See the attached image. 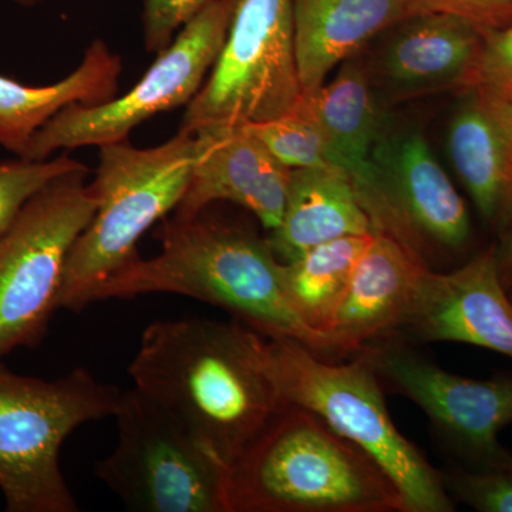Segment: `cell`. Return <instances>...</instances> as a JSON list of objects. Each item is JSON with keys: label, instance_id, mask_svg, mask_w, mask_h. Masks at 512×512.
Listing matches in <instances>:
<instances>
[{"label": "cell", "instance_id": "6da1fadb", "mask_svg": "<svg viewBox=\"0 0 512 512\" xmlns=\"http://www.w3.org/2000/svg\"><path fill=\"white\" fill-rule=\"evenodd\" d=\"M128 375L228 467L286 406L269 372L266 336L239 320H156Z\"/></svg>", "mask_w": 512, "mask_h": 512}, {"label": "cell", "instance_id": "7a4b0ae2", "mask_svg": "<svg viewBox=\"0 0 512 512\" xmlns=\"http://www.w3.org/2000/svg\"><path fill=\"white\" fill-rule=\"evenodd\" d=\"M160 254L138 258L109 279L96 302L148 293L188 296L231 313L269 339H292L320 356H340L329 336L306 325L284 288V264L268 238L215 204L197 214H174L157 229Z\"/></svg>", "mask_w": 512, "mask_h": 512}, {"label": "cell", "instance_id": "3957f363", "mask_svg": "<svg viewBox=\"0 0 512 512\" xmlns=\"http://www.w3.org/2000/svg\"><path fill=\"white\" fill-rule=\"evenodd\" d=\"M225 500L227 512H407L376 461L291 404L228 467Z\"/></svg>", "mask_w": 512, "mask_h": 512}, {"label": "cell", "instance_id": "277c9868", "mask_svg": "<svg viewBox=\"0 0 512 512\" xmlns=\"http://www.w3.org/2000/svg\"><path fill=\"white\" fill-rule=\"evenodd\" d=\"M99 150L90 183L97 210L70 249L57 303L74 313L96 303L101 286L140 258V238L178 207L190 183L197 141L180 130L157 147L137 148L126 140Z\"/></svg>", "mask_w": 512, "mask_h": 512}, {"label": "cell", "instance_id": "5b68a950", "mask_svg": "<svg viewBox=\"0 0 512 512\" xmlns=\"http://www.w3.org/2000/svg\"><path fill=\"white\" fill-rule=\"evenodd\" d=\"M336 363L292 339L266 338V360L285 404L302 407L376 461L407 512H453L440 470L393 423L384 387L362 355Z\"/></svg>", "mask_w": 512, "mask_h": 512}, {"label": "cell", "instance_id": "8992f818", "mask_svg": "<svg viewBox=\"0 0 512 512\" xmlns=\"http://www.w3.org/2000/svg\"><path fill=\"white\" fill-rule=\"evenodd\" d=\"M123 390L84 367L56 380L20 376L0 360V490L9 512H77L60 448L89 421L114 417Z\"/></svg>", "mask_w": 512, "mask_h": 512}, {"label": "cell", "instance_id": "52a82bcc", "mask_svg": "<svg viewBox=\"0 0 512 512\" xmlns=\"http://www.w3.org/2000/svg\"><path fill=\"white\" fill-rule=\"evenodd\" d=\"M87 175L84 164L57 175L0 237V360L39 345L59 309L67 256L97 210Z\"/></svg>", "mask_w": 512, "mask_h": 512}, {"label": "cell", "instance_id": "ba28073f", "mask_svg": "<svg viewBox=\"0 0 512 512\" xmlns=\"http://www.w3.org/2000/svg\"><path fill=\"white\" fill-rule=\"evenodd\" d=\"M119 441L94 474L137 512H227L228 466L198 443L150 397L126 390Z\"/></svg>", "mask_w": 512, "mask_h": 512}, {"label": "cell", "instance_id": "9c48e42d", "mask_svg": "<svg viewBox=\"0 0 512 512\" xmlns=\"http://www.w3.org/2000/svg\"><path fill=\"white\" fill-rule=\"evenodd\" d=\"M238 5L239 0H214L158 53L130 92L100 106L66 107L37 131L22 158L43 161L59 150L120 143L144 121L188 106L217 63Z\"/></svg>", "mask_w": 512, "mask_h": 512}, {"label": "cell", "instance_id": "30bf717a", "mask_svg": "<svg viewBox=\"0 0 512 512\" xmlns=\"http://www.w3.org/2000/svg\"><path fill=\"white\" fill-rule=\"evenodd\" d=\"M293 37L292 0H239L217 63L180 130L194 134L291 113L303 96Z\"/></svg>", "mask_w": 512, "mask_h": 512}, {"label": "cell", "instance_id": "8fae6325", "mask_svg": "<svg viewBox=\"0 0 512 512\" xmlns=\"http://www.w3.org/2000/svg\"><path fill=\"white\" fill-rule=\"evenodd\" d=\"M355 191L373 231L396 238L430 268L436 255L458 251L470 239L466 204L420 131L384 126L369 178Z\"/></svg>", "mask_w": 512, "mask_h": 512}, {"label": "cell", "instance_id": "7c38bea8", "mask_svg": "<svg viewBox=\"0 0 512 512\" xmlns=\"http://www.w3.org/2000/svg\"><path fill=\"white\" fill-rule=\"evenodd\" d=\"M384 390L412 400L460 466L488 467L512 456L498 441L512 424V380L470 379L441 369L399 336L360 350Z\"/></svg>", "mask_w": 512, "mask_h": 512}, {"label": "cell", "instance_id": "4fadbf2b", "mask_svg": "<svg viewBox=\"0 0 512 512\" xmlns=\"http://www.w3.org/2000/svg\"><path fill=\"white\" fill-rule=\"evenodd\" d=\"M403 333L421 342H457L512 359V299L501 282L495 245L461 268L421 275Z\"/></svg>", "mask_w": 512, "mask_h": 512}, {"label": "cell", "instance_id": "5bb4252c", "mask_svg": "<svg viewBox=\"0 0 512 512\" xmlns=\"http://www.w3.org/2000/svg\"><path fill=\"white\" fill-rule=\"evenodd\" d=\"M197 141L190 183L174 214H197L212 204L238 205L266 231L284 214L291 168L272 156L248 124L194 133Z\"/></svg>", "mask_w": 512, "mask_h": 512}, {"label": "cell", "instance_id": "9a60e30c", "mask_svg": "<svg viewBox=\"0 0 512 512\" xmlns=\"http://www.w3.org/2000/svg\"><path fill=\"white\" fill-rule=\"evenodd\" d=\"M427 268L402 242L373 231L330 329L340 355L355 356L366 346L403 333Z\"/></svg>", "mask_w": 512, "mask_h": 512}, {"label": "cell", "instance_id": "2e32d148", "mask_svg": "<svg viewBox=\"0 0 512 512\" xmlns=\"http://www.w3.org/2000/svg\"><path fill=\"white\" fill-rule=\"evenodd\" d=\"M376 72L396 96L468 89L476 79L485 30L451 13H416L389 30Z\"/></svg>", "mask_w": 512, "mask_h": 512}, {"label": "cell", "instance_id": "e0dca14e", "mask_svg": "<svg viewBox=\"0 0 512 512\" xmlns=\"http://www.w3.org/2000/svg\"><path fill=\"white\" fill-rule=\"evenodd\" d=\"M448 127V154L485 221L497 222L512 195V96L476 84Z\"/></svg>", "mask_w": 512, "mask_h": 512}, {"label": "cell", "instance_id": "ac0fdd59", "mask_svg": "<svg viewBox=\"0 0 512 512\" xmlns=\"http://www.w3.org/2000/svg\"><path fill=\"white\" fill-rule=\"evenodd\" d=\"M293 39L302 93L356 56L396 23L416 15L407 0H292Z\"/></svg>", "mask_w": 512, "mask_h": 512}, {"label": "cell", "instance_id": "d6986e66", "mask_svg": "<svg viewBox=\"0 0 512 512\" xmlns=\"http://www.w3.org/2000/svg\"><path fill=\"white\" fill-rule=\"evenodd\" d=\"M121 73V57L96 39L79 67L60 82L28 86L0 76V147L22 158L37 131L66 107L100 106L116 99Z\"/></svg>", "mask_w": 512, "mask_h": 512}, {"label": "cell", "instance_id": "ffe728a7", "mask_svg": "<svg viewBox=\"0 0 512 512\" xmlns=\"http://www.w3.org/2000/svg\"><path fill=\"white\" fill-rule=\"evenodd\" d=\"M372 232L349 175L329 165L291 170L282 220L266 238L276 258L288 264L325 242Z\"/></svg>", "mask_w": 512, "mask_h": 512}, {"label": "cell", "instance_id": "44dd1931", "mask_svg": "<svg viewBox=\"0 0 512 512\" xmlns=\"http://www.w3.org/2000/svg\"><path fill=\"white\" fill-rule=\"evenodd\" d=\"M299 106L322 131L329 164L345 171L353 187L366 183L373 147L386 123L365 63L350 57L332 82L303 94Z\"/></svg>", "mask_w": 512, "mask_h": 512}, {"label": "cell", "instance_id": "7402d4cb", "mask_svg": "<svg viewBox=\"0 0 512 512\" xmlns=\"http://www.w3.org/2000/svg\"><path fill=\"white\" fill-rule=\"evenodd\" d=\"M372 234L333 239L284 264V288L292 308L306 325L330 339L353 268Z\"/></svg>", "mask_w": 512, "mask_h": 512}, {"label": "cell", "instance_id": "603a6c76", "mask_svg": "<svg viewBox=\"0 0 512 512\" xmlns=\"http://www.w3.org/2000/svg\"><path fill=\"white\" fill-rule=\"evenodd\" d=\"M247 124L272 156L291 170L329 167L322 131L299 104L279 119Z\"/></svg>", "mask_w": 512, "mask_h": 512}, {"label": "cell", "instance_id": "cb8c5ba5", "mask_svg": "<svg viewBox=\"0 0 512 512\" xmlns=\"http://www.w3.org/2000/svg\"><path fill=\"white\" fill-rule=\"evenodd\" d=\"M451 500L481 512H512V456L488 467L451 466L440 470Z\"/></svg>", "mask_w": 512, "mask_h": 512}, {"label": "cell", "instance_id": "d4e9b609", "mask_svg": "<svg viewBox=\"0 0 512 512\" xmlns=\"http://www.w3.org/2000/svg\"><path fill=\"white\" fill-rule=\"evenodd\" d=\"M79 160L60 154L53 160L19 158L0 163V237L18 217L23 205L57 175L82 165Z\"/></svg>", "mask_w": 512, "mask_h": 512}, {"label": "cell", "instance_id": "484cf974", "mask_svg": "<svg viewBox=\"0 0 512 512\" xmlns=\"http://www.w3.org/2000/svg\"><path fill=\"white\" fill-rule=\"evenodd\" d=\"M214 0H144L143 40L148 53H161L181 29Z\"/></svg>", "mask_w": 512, "mask_h": 512}, {"label": "cell", "instance_id": "4316f807", "mask_svg": "<svg viewBox=\"0 0 512 512\" xmlns=\"http://www.w3.org/2000/svg\"><path fill=\"white\" fill-rule=\"evenodd\" d=\"M414 13H451L481 29L500 30L512 23V0H407Z\"/></svg>", "mask_w": 512, "mask_h": 512}, {"label": "cell", "instance_id": "83f0119b", "mask_svg": "<svg viewBox=\"0 0 512 512\" xmlns=\"http://www.w3.org/2000/svg\"><path fill=\"white\" fill-rule=\"evenodd\" d=\"M483 84L512 96V23L487 30L473 86Z\"/></svg>", "mask_w": 512, "mask_h": 512}, {"label": "cell", "instance_id": "f1b7e54d", "mask_svg": "<svg viewBox=\"0 0 512 512\" xmlns=\"http://www.w3.org/2000/svg\"><path fill=\"white\" fill-rule=\"evenodd\" d=\"M497 224L500 225V244L495 245L498 274L507 291L512 288V195L507 201Z\"/></svg>", "mask_w": 512, "mask_h": 512}, {"label": "cell", "instance_id": "f546056e", "mask_svg": "<svg viewBox=\"0 0 512 512\" xmlns=\"http://www.w3.org/2000/svg\"><path fill=\"white\" fill-rule=\"evenodd\" d=\"M16 5L23 6V8H35L40 3L46 2V0H12Z\"/></svg>", "mask_w": 512, "mask_h": 512}, {"label": "cell", "instance_id": "4dcf8cb0", "mask_svg": "<svg viewBox=\"0 0 512 512\" xmlns=\"http://www.w3.org/2000/svg\"><path fill=\"white\" fill-rule=\"evenodd\" d=\"M508 293H510V296H511V299H512V288L510 289V291H508Z\"/></svg>", "mask_w": 512, "mask_h": 512}]
</instances>
